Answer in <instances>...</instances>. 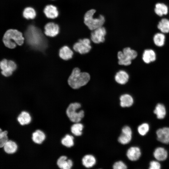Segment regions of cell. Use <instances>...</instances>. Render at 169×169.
I'll return each mask as SVG.
<instances>
[{
	"mask_svg": "<svg viewBox=\"0 0 169 169\" xmlns=\"http://www.w3.org/2000/svg\"><path fill=\"white\" fill-rule=\"evenodd\" d=\"M46 138V136L45 133L40 129L36 130L32 134V140L36 144H42L45 140Z\"/></svg>",
	"mask_w": 169,
	"mask_h": 169,
	"instance_id": "obj_19",
	"label": "cell"
},
{
	"mask_svg": "<svg viewBox=\"0 0 169 169\" xmlns=\"http://www.w3.org/2000/svg\"><path fill=\"white\" fill-rule=\"evenodd\" d=\"M157 28L161 32L164 34L169 33V19L163 18L158 22Z\"/></svg>",
	"mask_w": 169,
	"mask_h": 169,
	"instance_id": "obj_26",
	"label": "cell"
},
{
	"mask_svg": "<svg viewBox=\"0 0 169 169\" xmlns=\"http://www.w3.org/2000/svg\"><path fill=\"white\" fill-rule=\"evenodd\" d=\"M126 155L128 159L130 161H137L140 158L141 155V149L138 146L131 147L127 150Z\"/></svg>",
	"mask_w": 169,
	"mask_h": 169,
	"instance_id": "obj_12",
	"label": "cell"
},
{
	"mask_svg": "<svg viewBox=\"0 0 169 169\" xmlns=\"http://www.w3.org/2000/svg\"><path fill=\"white\" fill-rule=\"evenodd\" d=\"M81 107L80 104L78 102L71 103L68 105L66 110V114L71 121L74 123L79 122L84 117V110L77 111Z\"/></svg>",
	"mask_w": 169,
	"mask_h": 169,
	"instance_id": "obj_5",
	"label": "cell"
},
{
	"mask_svg": "<svg viewBox=\"0 0 169 169\" xmlns=\"http://www.w3.org/2000/svg\"><path fill=\"white\" fill-rule=\"evenodd\" d=\"M161 168V165L159 161H152L149 163V169H160Z\"/></svg>",
	"mask_w": 169,
	"mask_h": 169,
	"instance_id": "obj_36",
	"label": "cell"
},
{
	"mask_svg": "<svg viewBox=\"0 0 169 169\" xmlns=\"http://www.w3.org/2000/svg\"><path fill=\"white\" fill-rule=\"evenodd\" d=\"M73 55L72 50L68 46L62 47L59 51V56L64 60H68L72 58Z\"/></svg>",
	"mask_w": 169,
	"mask_h": 169,
	"instance_id": "obj_24",
	"label": "cell"
},
{
	"mask_svg": "<svg viewBox=\"0 0 169 169\" xmlns=\"http://www.w3.org/2000/svg\"><path fill=\"white\" fill-rule=\"evenodd\" d=\"M83 165L85 167L89 168L93 166L96 162V160L94 156L90 154L85 155L82 159Z\"/></svg>",
	"mask_w": 169,
	"mask_h": 169,
	"instance_id": "obj_27",
	"label": "cell"
},
{
	"mask_svg": "<svg viewBox=\"0 0 169 169\" xmlns=\"http://www.w3.org/2000/svg\"><path fill=\"white\" fill-rule=\"evenodd\" d=\"M150 129V126L146 123H143L137 127L138 133L141 136H144L148 132Z\"/></svg>",
	"mask_w": 169,
	"mask_h": 169,
	"instance_id": "obj_33",
	"label": "cell"
},
{
	"mask_svg": "<svg viewBox=\"0 0 169 169\" xmlns=\"http://www.w3.org/2000/svg\"><path fill=\"white\" fill-rule=\"evenodd\" d=\"M90 74L82 72L77 67L74 68L69 76L68 82L69 85L74 89H78L86 85L90 79Z\"/></svg>",
	"mask_w": 169,
	"mask_h": 169,
	"instance_id": "obj_1",
	"label": "cell"
},
{
	"mask_svg": "<svg viewBox=\"0 0 169 169\" xmlns=\"http://www.w3.org/2000/svg\"><path fill=\"white\" fill-rule=\"evenodd\" d=\"M17 120L21 125H28L31 122L32 117L28 112L23 110L18 115Z\"/></svg>",
	"mask_w": 169,
	"mask_h": 169,
	"instance_id": "obj_15",
	"label": "cell"
},
{
	"mask_svg": "<svg viewBox=\"0 0 169 169\" xmlns=\"http://www.w3.org/2000/svg\"><path fill=\"white\" fill-rule=\"evenodd\" d=\"M120 104L122 107H129L134 103V99L131 95L128 94L121 95L120 98Z\"/></svg>",
	"mask_w": 169,
	"mask_h": 169,
	"instance_id": "obj_21",
	"label": "cell"
},
{
	"mask_svg": "<svg viewBox=\"0 0 169 169\" xmlns=\"http://www.w3.org/2000/svg\"><path fill=\"white\" fill-rule=\"evenodd\" d=\"M23 17L26 19H33L36 15V12L34 9L31 7H27L24 10L23 13Z\"/></svg>",
	"mask_w": 169,
	"mask_h": 169,
	"instance_id": "obj_32",
	"label": "cell"
},
{
	"mask_svg": "<svg viewBox=\"0 0 169 169\" xmlns=\"http://www.w3.org/2000/svg\"><path fill=\"white\" fill-rule=\"evenodd\" d=\"M153 41L154 45L156 47H163L166 43L165 34L161 32L156 33L153 36Z\"/></svg>",
	"mask_w": 169,
	"mask_h": 169,
	"instance_id": "obj_20",
	"label": "cell"
},
{
	"mask_svg": "<svg viewBox=\"0 0 169 169\" xmlns=\"http://www.w3.org/2000/svg\"><path fill=\"white\" fill-rule=\"evenodd\" d=\"M153 113L159 119H163L166 115V110L165 105L162 104L158 103L155 106Z\"/></svg>",
	"mask_w": 169,
	"mask_h": 169,
	"instance_id": "obj_23",
	"label": "cell"
},
{
	"mask_svg": "<svg viewBox=\"0 0 169 169\" xmlns=\"http://www.w3.org/2000/svg\"><path fill=\"white\" fill-rule=\"evenodd\" d=\"M132 131L130 127L125 125L121 130V133L118 137V142L123 145L129 143L132 138Z\"/></svg>",
	"mask_w": 169,
	"mask_h": 169,
	"instance_id": "obj_9",
	"label": "cell"
},
{
	"mask_svg": "<svg viewBox=\"0 0 169 169\" xmlns=\"http://www.w3.org/2000/svg\"><path fill=\"white\" fill-rule=\"evenodd\" d=\"M154 11L156 15L162 17L167 14L169 9L167 5L165 3H157L155 5Z\"/></svg>",
	"mask_w": 169,
	"mask_h": 169,
	"instance_id": "obj_17",
	"label": "cell"
},
{
	"mask_svg": "<svg viewBox=\"0 0 169 169\" xmlns=\"http://www.w3.org/2000/svg\"><path fill=\"white\" fill-rule=\"evenodd\" d=\"M56 164L58 168L61 169H70L73 165L72 161L68 159L65 155H62L58 159Z\"/></svg>",
	"mask_w": 169,
	"mask_h": 169,
	"instance_id": "obj_11",
	"label": "cell"
},
{
	"mask_svg": "<svg viewBox=\"0 0 169 169\" xmlns=\"http://www.w3.org/2000/svg\"><path fill=\"white\" fill-rule=\"evenodd\" d=\"M117 57L118 59V63L120 65L128 66L131 63L132 60L127 58L122 51H119L118 52Z\"/></svg>",
	"mask_w": 169,
	"mask_h": 169,
	"instance_id": "obj_30",
	"label": "cell"
},
{
	"mask_svg": "<svg viewBox=\"0 0 169 169\" xmlns=\"http://www.w3.org/2000/svg\"><path fill=\"white\" fill-rule=\"evenodd\" d=\"M106 34L105 28L103 26L93 30L91 33V39L95 44H99L104 42Z\"/></svg>",
	"mask_w": 169,
	"mask_h": 169,
	"instance_id": "obj_8",
	"label": "cell"
},
{
	"mask_svg": "<svg viewBox=\"0 0 169 169\" xmlns=\"http://www.w3.org/2000/svg\"><path fill=\"white\" fill-rule=\"evenodd\" d=\"M73 49L75 51L80 54H87L91 49L90 41L88 38L80 39L74 44Z\"/></svg>",
	"mask_w": 169,
	"mask_h": 169,
	"instance_id": "obj_6",
	"label": "cell"
},
{
	"mask_svg": "<svg viewBox=\"0 0 169 169\" xmlns=\"http://www.w3.org/2000/svg\"><path fill=\"white\" fill-rule=\"evenodd\" d=\"M95 12V9H90L85 13L84 17V24L89 29L92 31L102 26L105 21V17L103 15H100L98 17L94 18Z\"/></svg>",
	"mask_w": 169,
	"mask_h": 169,
	"instance_id": "obj_3",
	"label": "cell"
},
{
	"mask_svg": "<svg viewBox=\"0 0 169 169\" xmlns=\"http://www.w3.org/2000/svg\"><path fill=\"white\" fill-rule=\"evenodd\" d=\"M129 76L128 74L125 71L121 70L118 71L115 76V81L120 84H124L128 81Z\"/></svg>",
	"mask_w": 169,
	"mask_h": 169,
	"instance_id": "obj_16",
	"label": "cell"
},
{
	"mask_svg": "<svg viewBox=\"0 0 169 169\" xmlns=\"http://www.w3.org/2000/svg\"><path fill=\"white\" fill-rule=\"evenodd\" d=\"M142 59L143 62L147 64L155 61L156 59V54L155 51L150 49H145L142 54Z\"/></svg>",
	"mask_w": 169,
	"mask_h": 169,
	"instance_id": "obj_14",
	"label": "cell"
},
{
	"mask_svg": "<svg viewBox=\"0 0 169 169\" xmlns=\"http://www.w3.org/2000/svg\"><path fill=\"white\" fill-rule=\"evenodd\" d=\"M44 12L47 18L52 19L57 17L59 14L56 7L51 5L46 6Z\"/></svg>",
	"mask_w": 169,
	"mask_h": 169,
	"instance_id": "obj_25",
	"label": "cell"
},
{
	"mask_svg": "<svg viewBox=\"0 0 169 169\" xmlns=\"http://www.w3.org/2000/svg\"><path fill=\"white\" fill-rule=\"evenodd\" d=\"M114 169H126L127 166L122 161H118L115 162L113 166Z\"/></svg>",
	"mask_w": 169,
	"mask_h": 169,
	"instance_id": "obj_35",
	"label": "cell"
},
{
	"mask_svg": "<svg viewBox=\"0 0 169 169\" xmlns=\"http://www.w3.org/2000/svg\"><path fill=\"white\" fill-rule=\"evenodd\" d=\"M24 38L22 33L16 29H10L5 33L3 41L6 46L10 49L15 48L17 44L22 45L24 42Z\"/></svg>",
	"mask_w": 169,
	"mask_h": 169,
	"instance_id": "obj_2",
	"label": "cell"
},
{
	"mask_svg": "<svg viewBox=\"0 0 169 169\" xmlns=\"http://www.w3.org/2000/svg\"><path fill=\"white\" fill-rule=\"evenodd\" d=\"M74 137L69 134H66L61 140V143L63 146L70 148L74 145Z\"/></svg>",
	"mask_w": 169,
	"mask_h": 169,
	"instance_id": "obj_28",
	"label": "cell"
},
{
	"mask_svg": "<svg viewBox=\"0 0 169 169\" xmlns=\"http://www.w3.org/2000/svg\"><path fill=\"white\" fill-rule=\"evenodd\" d=\"M0 68L2 70V74L5 76H9L12 74L13 72L16 69L17 66L15 62L12 60H7L4 59L0 63Z\"/></svg>",
	"mask_w": 169,
	"mask_h": 169,
	"instance_id": "obj_7",
	"label": "cell"
},
{
	"mask_svg": "<svg viewBox=\"0 0 169 169\" xmlns=\"http://www.w3.org/2000/svg\"><path fill=\"white\" fill-rule=\"evenodd\" d=\"M157 139L160 142L164 144L169 143V127H164L157 130L156 132Z\"/></svg>",
	"mask_w": 169,
	"mask_h": 169,
	"instance_id": "obj_10",
	"label": "cell"
},
{
	"mask_svg": "<svg viewBox=\"0 0 169 169\" xmlns=\"http://www.w3.org/2000/svg\"><path fill=\"white\" fill-rule=\"evenodd\" d=\"M25 35L28 42L33 46H39L44 42V38L41 31L33 26L28 27Z\"/></svg>",
	"mask_w": 169,
	"mask_h": 169,
	"instance_id": "obj_4",
	"label": "cell"
},
{
	"mask_svg": "<svg viewBox=\"0 0 169 169\" xmlns=\"http://www.w3.org/2000/svg\"><path fill=\"white\" fill-rule=\"evenodd\" d=\"M84 128L83 125L79 122L75 123L70 127L71 133L76 136H79L82 135V130Z\"/></svg>",
	"mask_w": 169,
	"mask_h": 169,
	"instance_id": "obj_29",
	"label": "cell"
},
{
	"mask_svg": "<svg viewBox=\"0 0 169 169\" xmlns=\"http://www.w3.org/2000/svg\"><path fill=\"white\" fill-rule=\"evenodd\" d=\"M122 52L127 58L131 60L135 59L137 56V52L129 47L124 48Z\"/></svg>",
	"mask_w": 169,
	"mask_h": 169,
	"instance_id": "obj_31",
	"label": "cell"
},
{
	"mask_svg": "<svg viewBox=\"0 0 169 169\" xmlns=\"http://www.w3.org/2000/svg\"><path fill=\"white\" fill-rule=\"evenodd\" d=\"M153 155L156 160L159 161H163L167 159L168 152L163 147H159L155 149Z\"/></svg>",
	"mask_w": 169,
	"mask_h": 169,
	"instance_id": "obj_18",
	"label": "cell"
},
{
	"mask_svg": "<svg viewBox=\"0 0 169 169\" xmlns=\"http://www.w3.org/2000/svg\"><path fill=\"white\" fill-rule=\"evenodd\" d=\"M44 33L47 36L54 37L59 33V28L58 25L53 23H47L44 27Z\"/></svg>",
	"mask_w": 169,
	"mask_h": 169,
	"instance_id": "obj_13",
	"label": "cell"
},
{
	"mask_svg": "<svg viewBox=\"0 0 169 169\" xmlns=\"http://www.w3.org/2000/svg\"><path fill=\"white\" fill-rule=\"evenodd\" d=\"M4 152L9 154L15 153L18 149V146L14 141L9 140L3 147Z\"/></svg>",
	"mask_w": 169,
	"mask_h": 169,
	"instance_id": "obj_22",
	"label": "cell"
},
{
	"mask_svg": "<svg viewBox=\"0 0 169 169\" xmlns=\"http://www.w3.org/2000/svg\"><path fill=\"white\" fill-rule=\"evenodd\" d=\"M8 132L7 130L2 131L0 129V148H3L9 140L8 136Z\"/></svg>",
	"mask_w": 169,
	"mask_h": 169,
	"instance_id": "obj_34",
	"label": "cell"
}]
</instances>
